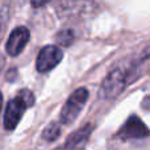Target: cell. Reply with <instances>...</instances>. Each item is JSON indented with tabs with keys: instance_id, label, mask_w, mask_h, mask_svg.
<instances>
[{
	"instance_id": "5b68a950",
	"label": "cell",
	"mask_w": 150,
	"mask_h": 150,
	"mask_svg": "<svg viewBox=\"0 0 150 150\" xmlns=\"http://www.w3.org/2000/svg\"><path fill=\"white\" fill-rule=\"evenodd\" d=\"M30 38V32L25 26H17L11 32L9 37H8L7 45H5V50L11 57H17L24 49H25L26 44L29 42Z\"/></svg>"
},
{
	"instance_id": "3957f363",
	"label": "cell",
	"mask_w": 150,
	"mask_h": 150,
	"mask_svg": "<svg viewBox=\"0 0 150 150\" xmlns=\"http://www.w3.org/2000/svg\"><path fill=\"white\" fill-rule=\"evenodd\" d=\"M128 82V74L122 69L116 67L105 76L101 84V96L105 99H112L117 96Z\"/></svg>"
},
{
	"instance_id": "8992f818",
	"label": "cell",
	"mask_w": 150,
	"mask_h": 150,
	"mask_svg": "<svg viewBox=\"0 0 150 150\" xmlns=\"http://www.w3.org/2000/svg\"><path fill=\"white\" fill-rule=\"evenodd\" d=\"M149 134V129L137 116H130L119 132V137L121 140H138L148 137Z\"/></svg>"
},
{
	"instance_id": "9c48e42d",
	"label": "cell",
	"mask_w": 150,
	"mask_h": 150,
	"mask_svg": "<svg viewBox=\"0 0 150 150\" xmlns=\"http://www.w3.org/2000/svg\"><path fill=\"white\" fill-rule=\"evenodd\" d=\"M58 44H61L62 46H70L74 41V32L73 30H62L57 36Z\"/></svg>"
},
{
	"instance_id": "ba28073f",
	"label": "cell",
	"mask_w": 150,
	"mask_h": 150,
	"mask_svg": "<svg viewBox=\"0 0 150 150\" xmlns=\"http://www.w3.org/2000/svg\"><path fill=\"white\" fill-rule=\"evenodd\" d=\"M59 134H61L59 125H58L57 122H52V124L47 125V127L45 128V130L42 132V138H44L45 141H47V142H53V141H55L59 137Z\"/></svg>"
},
{
	"instance_id": "30bf717a",
	"label": "cell",
	"mask_w": 150,
	"mask_h": 150,
	"mask_svg": "<svg viewBox=\"0 0 150 150\" xmlns=\"http://www.w3.org/2000/svg\"><path fill=\"white\" fill-rule=\"evenodd\" d=\"M7 17H8L7 11H0V41H1V38H3L5 26H7Z\"/></svg>"
},
{
	"instance_id": "6da1fadb",
	"label": "cell",
	"mask_w": 150,
	"mask_h": 150,
	"mask_svg": "<svg viewBox=\"0 0 150 150\" xmlns=\"http://www.w3.org/2000/svg\"><path fill=\"white\" fill-rule=\"evenodd\" d=\"M34 103V96L30 91L23 90L17 93L15 99L8 101L4 113V128L7 130L16 129L17 124L20 122L24 112L28 107Z\"/></svg>"
},
{
	"instance_id": "7a4b0ae2",
	"label": "cell",
	"mask_w": 150,
	"mask_h": 150,
	"mask_svg": "<svg viewBox=\"0 0 150 150\" xmlns=\"http://www.w3.org/2000/svg\"><path fill=\"white\" fill-rule=\"evenodd\" d=\"M88 100V90L84 87L78 88L76 91H74L71 93V96L67 99L66 104L63 105L62 111L59 115V120L63 125H70L71 122H74V120L79 116V113L82 112L84 104Z\"/></svg>"
},
{
	"instance_id": "52a82bcc",
	"label": "cell",
	"mask_w": 150,
	"mask_h": 150,
	"mask_svg": "<svg viewBox=\"0 0 150 150\" xmlns=\"http://www.w3.org/2000/svg\"><path fill=\"white\" fill-rule=\"evenodd\" d=\"M91 132H92V127H91V125L82 127L80 129H78L76 132H74L73 134L67 138V142L65 144V148H75V146L80 145L82 142L87 141V138L90 137Z\"/></svg>"
},
{
	"instance_id": "7c38bea8",
	"label": "cell",
	"mask_w": 150,
	"mask_h": 150,
	"mask_svg": "<svg viewBox=\"0 0 150 150\" xmlns=\"http://www.w3.org/2000/svg\"><path fill=\"white\" fill-rule=\"evenodd\" d=\"M1 108H3V95L0 92V115H1Z\"/></svg>"
},
{
	"instance_id": "277c9868",
	"label": "cell",
	"mask_w": 150,
	"mask_h": 150,
	"mask_svg": "<svg viewBox=\"0 0 150 150\" xmlns=\"http://www.w3.org/2000/svg\"><path fill=\"white\" fill-rule=\"evenodd\" d=\"M63 53L55 45H47L42 47L38 53V57L36 61V69L38 73H47L53 70L58 63L62 61Z\"/></svg>"
},
{
	"instance_id": "8fae6325",
	"label": "cell",
	"mask_w": 150,
	"mask_h": 150,
	"mask_svg": "<svg viewBox=\"0 0 150 150\" xmlns=\"http://www.w3.org/2000/svg\"><path fill=\"white\" fill-rule=\"evenodd\" d=\"M49 1H50V0H30L32 5H33L34 8H40V7H42V5L47 4Z\"/></svg>"
}]
</instances>
